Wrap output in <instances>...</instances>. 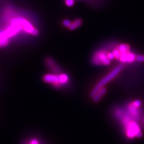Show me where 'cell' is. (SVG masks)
I'll use <instances>...</instances> for the list:
<instances>
[{
  "label": "cell",
  "instance_id": "obj_17",
  "mask_svg": "<svg viewBox=\"0 0 144 144\" xmlns=\"http://www.w3.org/2000/svg\"><path fill=\"white\" fill-rule=\"evenodd\" d=\"M136 60L139 62H144V55H139L136 57Z\"/></svg>",
  "mask_w": 144,
  "mask_h": 144
},
{
  "label": "cell",
  "instance_id": "obj_11",
  "mask_svg": "<svg viewBox=\"0 0 144 144\" xmlns=\"http://www.w3.org/2000/svg\"><path fill=\"white\" fill-rule=\"evenodd\" d=\"M117 49L119 50V51L121 53H124V52H126L129 51L130 46L128 44H122L117 47Z\"/></svg>",
  "mask_w": 144,
  "mask_h": 144
},
{
  "label": "cell",
  "instance_id": "obj_19",
  "mask_svg": "<svg viewBox=\"0 0 144 144\" xmlns=\"http://www.w3.org/2000/svg\"><path fill=\"white\" fill-rule=\"evenodd\" d=\"M30 144H39V143L38 140L36 139H33L30 141Z\"/></svg>",
  "mask_w": 144,
  "mask_h": 144
},
{
  "label": "cell",
  "instance_id": "obj_10",
  "mask_svg": "<svg viewBox=\"0 0 144 144\" xmlns=\"http://www.w3.org/2000/svg\"><path fill=\"white\" fill-rule=\"evenodd\" d=\"M106 92V89L104 88H102L97 93L95 96H94L93 97V100L94 101H98L100 100V99L104 96V94Z\"/></svg>",
  "mask_w": 144,
  "mask_h": 144
},
{
  "label": "cell",
  "instance_id": "obj_13",
  "mask_svg": "<svg viewBox=\"0 0 144 144\" xmlns=\"http://www.w3.org/2000/svg\"><path fill=\"white\" fill-rule=\"evenodd\" d=\"M113 53V54L114 55L115 58L117 59H120V58L121 56V53L117 49H114V50L112 52Z\"/></svg>",
  "mask_w": 144,
  "mask_h": 144
},
{
  "label": "cell",
  "instance_id": "obj_3",
  "mask_svg": "<svg viewBox=\"0 0 144 144\" xmlns=\"http://www.w3.org/2000/svg\"><path fill=\"white\" fill-rule=\"evenodd\" d=\"M11 24H19L23 27V29L29 33L32 34L35 28L33 27L30 23L27 20L23 18H14L11 20L10 22Z\"/></svg>",
  "mask_w": 144,
  "mask_h": 144
},
{
  "label": "cell",
  "instance_id": "obj_15",
  "mask_svg": "<svg viewBox=\"0 0 144 144\" xmlns=\"http://www.w3.org/2000/svg\"><path fill=\"white\" fill-rule=\"evenodd\" d=\"M74 0H65L66 5L69 7H71L74 5Z\"/></svg>",
  "mask_w": 144,
  "mask_h": 144
},
{
  "label": "cell",
  "instance_id": "obj_1",
  "mask_svg": "<svg viewBox=\"0 0 144 144\" xmlns=\"http://www.w3.org/2000/svg\"><path fill=\"white\" fill-rule=\"evenodd\" d=\"M123 66L122 65L118 66L117 67H116L114 70H113L109 74L105 76L103 79H102L99 82L98 84L95 86V87L92 90L91 93V96L93 97L94 96H95L99 90H100L102 88H104V86L105 85H106L107 83H108L109 81L113 80L114 78L120 72V71L123 68Z\"/></svg>",
  "mask_w": 144,
  "mask_h": 144
},
{
  "label": "cell",
  "instance_id": "obj_2",
  "mask_svg": "<svg viewBox=\"0 0 144 144\" xmlns=\"http://www.w3.org/2000/svg\"><path fill=\"white\" fill-rule=\"evenodd\" d=\"M126 131L127 137L130 138L134 137L140 138L142 136V133L138 125L133 121H129L126 123Z\"/></svg>",
  "mask_w": 144,
  "mask_h": 144
},
{
  "label": "cell",
  "instance_id": "obj_16",
  "mask_svg": "<svg viewBox=\"0 0 144 144\" xmlns=\"http://www.w3.org/2000/svg\"><path fill=\"white\" fill-rule=\"evenodd\" d=\"M132 104L135 107L138 108V107H139L141 106V102L140 100H137L134 101Z\"/></svg>",
  "mask_w": 144,
  "mask_h": 144
},
{
  "label": "cell",
  "instance_id": "obj_12",
  "mask_svg": "<svg viewBox=\"0 0 144 144\" xmlns=\"http://www.w3.org/2000/svg\"><path fill=\"white\" fill-rule=\"evenodd\" d=\"M68 80V77L66 74H61L59 75V81L61 84H65Z\"/></svg>",
  "mask_w": 144,
  "mask_h": 144
},
{
  "label": "cell",
  "instance_id": "obj_4",
  "mask_svg": "<svg viewBox=\"0 0 144 144\" xmlns=\"http://www.w3.org/2000/svg\"><path fill=\"white\" fill-rule=\"evenodd\" d=\"M104 51H100L96 53L93 58V61L96 64L109 65L110 60L108 58L107 56Z\"/></svg>",
  "mask_w": 144,
  "mask_h": 144
},
{
  "label": "cell",
  "instance_id": "obj_5",
  "mask_svg": "<svg viewBox=\"0 0 144 144\" xmlns=\"http://www.w3.org/2000/svg\"><path fill=\"white\" fill-rule=\"evenodd\" d=\"M23 29V27L19 24H11L4 31L5 34L8 38H10L18 34Z\"/></svg>",
  "mask_w": 144,
  "mask_h": 144
},
{
  "label": "cell",
  "instance_id": "obj_7",
  "mask_svg": "<svg viewBox=\"0 0 144 144\" xmlns=\"http://www.w3.org/2000/svg\"><path fill=\"white\" fill-rule=\"evenodd\" d=\"M136 59L135 56L133 53H131L129 51L121 53L120 60L123 63H131Z\"/></svg>",
  "mask_w": 144,
  "mask_h": 144
},
{
  "label": "cell",
  "instance_id": "obj_8",
  "mask_svg": "<svg viewBox=\"0 0 144 144\" xmlns=\"http://www.w3.org/2000/svg\"><path fill=\"white\" fill-rule=\"evenodd\" d=\"M9 43V38L5 34L4 31H0V48L7 46Z\"/></svg>",
  "mask_w": 144,
  "mask_h": 144
},
{
  "label": "cell",
  "instance_id": "obj_6",
  "mask_svg": "<svg viewBox=\"0 0 144 144\" xmlns=\"http://www.w3.org/2000/svg\"><path fill=\"white\" fill-rule=\"evenodd\" d=\"M44 82L49 83L53 84L56 85H60L61 84L59 81V75L55 74H47L43 77Z\"/></svg>",
  "mask_w": 144,
  "mask_h": 144
},
{
  "label": "cell",
  "instance_id": "obj_14",
  "mask_svg": "<svg viewBox=\"0 0 144 144\" xmlns=\"http://www.w3.org/2000/svg\"><path fill=\"white\" fill-rule=\"evenodd\" d=\"M71 24H72L71 22L68 19H65L63 22V25L66 27L69 28V27L71 26Z\"/></svg>",
  "mask_w": 144,
  "mask_h": 144
},
{
  "label": "cell",
  "instance_id": "obj_9",
  "mask_svg": "<svg viewBox=\"0 0 144 144\" xmlns=\"http://www.w3.org/2000/svg\"><path fill=\"white\" fill-rule=\"evenodd\" d=\"M82 24V20L80 19H77L75 20L73 23H72L71 26L69 27L68 28L69 29V30L73 31L75 30L76 28L79 27Z\"/></svg>",
  "mask_w": 144,
  "mask_h": 144
},
{
  "label": "cell",
  "instance_id": "obj_18",
  "mask_svg": "<svg viewBox=\"0 0 144 144\" xmlns=\"http://www.w3.org/2000/svg\"><path fill=\"white\" fill-rule=\"evenodd\" d=\"M107 56L108 58L110 60H113L114 58H115V56H114V55L113 54V52H109V53H107Z\"/></svg>",
  "mask_w": 144,
  "mask_h": 144
},
{
  "label": "cell",
  "instance_id": "obj_20",
  "mask_svg": "<svg viewBox=\"0 0 144 144\" xmlns=\"http://www.w3.org/2000/svg\"><path fill=\"white\" fill-rule=\"evenodd\" d=\"M39 34V31H38V30H37V29L35 28L34 30L33 31V32L32 34L33 35H34V36H36V35H38Z\"/></svg>",
  "mask_w": 144,
  "mask_h": 144
}]
</instances>
